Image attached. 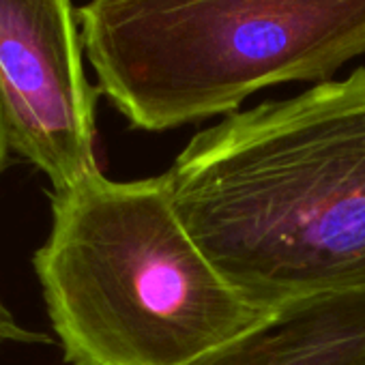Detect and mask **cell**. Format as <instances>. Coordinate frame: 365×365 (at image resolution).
<instances>
[{"mask_svg":"<svg viewBox=\"0 0 365 365\" xmlns=\"http://www.w3.org/2000/svg\"><path fill=\"white\" fill-rule=\"evenodd\" d=\"M198 365H365V290L286 307Z\"/></svg>","mask_w":365,"mask_h":365,"instance_id":"cell-5","label":"cell"},{"mask_svg":"<svg viewBox=\"0 0 365 365\" xmlns=\"http://www.w3.org/2000/svg\"><path fill=\"white\" fill-rule=\"evenodd\" d=\"M78 20L99 93L142 131L235 114L365 56V0H88Z\"/></svg>","mask_w":365,"mask_h":365,"instance_id":"cell-3","label":"cell"},{"mask_svg":"<svg viewBox=\"0 0 365 365\" xmlns=\"http://www.w3.org/2000/svg\"><path fill=\"white\" fill-rule=\"evenodd\" d=\"M33 267L71 365H198L273 316L215 269L163 174L112 180L93 170L54 192Z\"/></svg>","mask_w":365,"mask_h":365,"instance_id":"cell-2","label":"cell"},{"mask_svg":"<svg viewBox=\"0 0 365 365\" xmlns=\"http://www.w3.org/2000/svg\"><path fill=\"white\" fill-rule=\"evenodd\" d=\"M35 341H50L48 335L26 329L7 303L0 299V346L3 344H35Z\"/></svg>","mask_w":365,"mask_h":365,"instance_id":"cell-6","label":"cell"},{"mask_svg":"<svg viewBox=\"0 0 365 365\" xmlns=\"http://www.w3.org/2000/svg\"><path fill=\"white\" fill-rule=\"evenodd\" d=\"M71 0H0V95L11 150L61 192L99 170L95 106Z\"/></svg>","mask_w":365,"mask_h":365,"instance_id":"cell-4","label":"cell"},{"mask_svg":"<svg viewBox=\"0 0 365 365\" xmlns=\"http://www.w3.org/2000/svg\"><path fill=\"white\" fill-rule=\"evenodd\" d=\"M11 150V140H9V125H7V112L3 103V95H0V172H3L7 157Z\"/></svg>","mask_w":365,"mask_h":365,"instance_id":"cell-7","label":"cell"},{"mask_svg":"<svg viewBox=\"0 0 365 365\" xmlns=\"http://www.w3.org/2000/svg\"><path fill=\"white\" fill-rule=\"evenodd\" d=\"M163 176L194 241L260 312L365 290V67L224 116Z\"/></svg>","mask_w":365,"mask_h":365,"instance_id":"cell-1","label":"cell"}]
</instances>
